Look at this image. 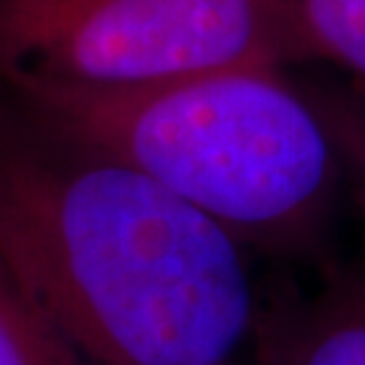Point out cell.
Segmentation results:
<instances>
[{"label": "cell", "mask_w": 365, "mask_h": 365, "mask_svg": "<svg viewBox=\"0 0 365 365\" xmlns=\"http://www.w3.org/2000/svg\"><path fill=\"white\" fill-rule=\"evenodd\" d=\"M0 257L76 365H252L247 247L0 92Z\"/></svg>", "instance_id": "cell-1"}, {"label": "cell", "mask_w": 365, "mask_h": 365, "mask_svg": "<svg viewBox=\"0 0 365 365\" xmlns=\"http://www.w3.org/2000/svg\"><path fill=\"white\" fill-rule=\"evenodd\" d=\"M0 92L43 128L211 217L247 249H309L344 179L319 108L282 68H222L141 87L9 76Z\"/></svg>", "instance_id": "cell-2"}, {"label": "cell", "mask_w": 365, "mask_h": 365, "mask_svg": "<svg viewBox=\"0 0 365 365\" xmlns=\"http://www.w3.org/2000/svg\"><path fill=\"white\" fill-rule=\"evenodd\" d=\"M300 57L292 0H0V78L141 87Z\"/></svg>", "instance_id": "cell-3"}, {"label": "cell", "mask_w": 365, "mask_h": 365, "mask_svg": "<svg viewBox=\"0 0 365 365\" xmlns=\"http://www.w3.org/2000/svg\"><path fill=\"white\" fill-rule=\"evenodd\" d=\"M309 57H325L365 81V0H292Z\"/></svg>", "instance_id": "cell-4"}, {"label": "cell", "mask_w": 365, "mask_h": 365, "mask_svg": "<svg viewBox=\"0 0 365 365\" xmlns=\"http://www.w3.org/2000/svg\"><path fill=\"white\" fill-rule=\"evenodd\" d=\"M292 365H365V306H336L306 333Z\"/></svg>", "instance_id": "cell-5"}, {"label": "cell", "mask_w": 365, "mask_h": 365, "mask_svg": "<svg viewBox=\"0 0 365 365\" xmlns=\"http://www.w3.org/2000/svg\"><path fill=\"white\" fill-rule=\"evenodd\" d=\"M325 119L327 130L341 160V173L349 182L354 197L365 211V101L352 95L333 92H309Z\"/></svg>", "instance_id": "cell-6"}, {"label": "cell", "mask_w": 365, "mask_h": 365, "mask_svg": "<svg viewBox=\"0 0 365 365\" xmlns=\"http://www.w3.org/2000/svg\"><path fill=\"white\" fill-rule=\"evenodd\" d=\"M0 365H38L33 319L3 257H0Z\"/></svg>", "instance_id": "cell-7"}, {"label": "cell", "mask_w": 365, "mask_h": 365, "mask_svg": "<svg viewBox=\"0 0 365 365\" xmlns=\"http://www.w3.org/2000/svg\"><path fill=\"white\" fill-rule=\"evenodd\" d=\"M33 319V314H30ZM33 330H36V349H38V365H76V360L57 344V341L43 330V327L33 319Z\"/></svg>", "instance_id": "cell-8"}]
</instances>
